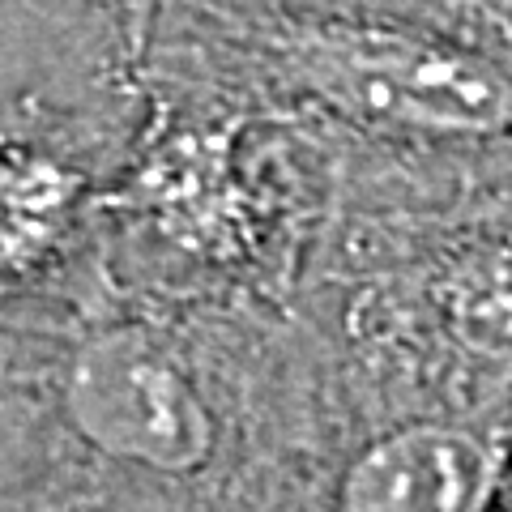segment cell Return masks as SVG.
<instances>
[{
	"label": "cell",
	"mask_w": 512,
	"mask_h": 512,
	"mask_svg": "<svg viewBox=\"0 0 512 512\" xmlns=\"http://www.w3.org/2000/svg\"><path fill=\"white\" fill-rule=\"evenodd\" d=\"M133 133L107 197L124 295L299 303L338 214L342 158L291 111L188 52L128 64Z\"/></svg>",
	"instance_id": "cell-3"
},
{
	"label": "cell",
	"mask_w": 512,
	"mask_h": 512,
	"mask_svg": "<svg viewBox=\"0 0 512 512\" xmlns=\"http://www.w3.org/2000/svg\"><path fill=\"white\" fill-rule=\"evenodd\" d=\"M512 410H355L320 512H483Z\"/></svg>",
	"instance_id": "cell-6"
},
{
	"label": "cell",
	"mask_w": 512,
	"mask_h": 512,
	"mask_svg": "<svg viewBox=\"0 0 512 512\" xmlns=\"http://www.w3.org/2000/svg\"><path fill=\"white\" fill-rule=\"evenodd\" d=\"M90 512H320L350 436L299 303L116 295L5 355Z\"/></svg>",
	"instance_id": "cell-1"
},
{
	"label": "cell",
	"mask_w": 512,
	"mask_h": 512,
	"mask_svg": "<svg viewBox=\"0 0 512 512\" xmlns=\"http://www.w3.org/2000/svg\"><path fill=\"white\" fill-rule=\"evenodd\" d=\"M299 308L355 410H512V188H342Z\"/></svg>",
	"instance_id": "cell-4"
},
{
	"label": "cell",
	"mask_w": 512,
	"mask_h": 512,
	"mask_svg": "<svg viewBox=\"0 0 512 512\" xmlns=\"http://www.w3.org/2000/svg\"><path fill=\"white\" fill-rule=\"evenodd\" d=\"M86 13H94L111 35L120 39L124 47V56L133 60L137 52V43L141 35H146V22H150V9H154V0H77Z\"/></svg>",
	"instance_id": "cell-8"
},
{
	"label": "cell",
	"mask_w": 512,
	"mask_h": 512,
	"mask_svg": "<svg viewBox=\"0 0 512 512\" xmlns=\"http://www.w3.org/2000/svg\"><path fill=\"white\" fill-rule=\"evenodd\" d=\"M146 43L312 124L342 188H512V30L461 0H154Z\"/></svg>",
	"instance_id": "cell-2"
},
{
	"label": "cell",
	"mask_w": 512,
	"mask_h": 512,
	"mask_svg": "<svg viewBox=\"0 0 512 512\" xmlns=\"http://www.w3.org/2000/svg\"><path fill=\"white\" fill-rule=\"evenodd\" d=\"M133 116L128 64L99 69L82 94L22 86L0 99V367L120 295L107 197Z\"/></svg>",
	"instance_id": "cell-5"
},
{
	"label": "cell",
	"mask_w": 512,
	"mask_h": 512,
	"mask_svg": "<svg viewBox=\"0 0 512 512\" xmlns=\"http://www.w3.org/2000/svg\"><path fill=\"white\" fill-rule=\"evenodd\" d=\"M483 512H512V440H508L504 466H500V474H495V487L487 495V508Z\"/></svg>",
	"instance_id": "cell-9"
},
{
	"label": "cell",
	"mask_w": 512,
	"mask_h": 512,
	"mask_svg": "<svg viewBox=\"0 0 512 512\" xmlns=\"http://www.w3.org/2000/svg\"><path fill=\"white\" fill-rule=\"evenodd\" d=\"M466 9H478V13H487L491 22H500L512 30V0H461Z\"/></svg>",
	"instance_id": "cell-10"
},
{
	"label": "cell",
	"mask_w": 512,
	"mask_h": 512,
	"mask_svg": "<svg viewBox=\"0 0 512 512\" xmlns=\"http://www.w3.org/2000/svg\"><path fill=\"white\" fill-rule=\"evenodd\" d=\"M0 512H90L77 474L18 380L0 367Z\"/></svg>",
	"instance_id": "cell-7"
}]
</instances>
